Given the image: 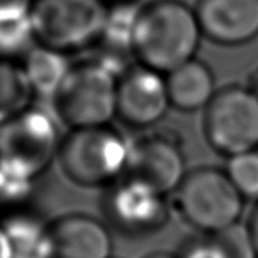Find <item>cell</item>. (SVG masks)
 I'll use <instances>...</instances> for the list:
<instances>
[{
  "instance_id": "obj_1",
  "label": "cell",
  "mask_w": 258,
  "mask_h": 258,
  "mask_svg": "<svg viewBox=\"0 0 258 258\" xmlns=\"http://www.w3.org/2000/svg\"><path fill=\"white\" fill-rule=\"evenodd\" d=\"M203 35L197 11L178 0H157L141 9L133 56L142 65L168 74L195 59Z\"/></svg>"
},
{
  "instance_id": "obj_2",
  "label": "cell",
  "mask_w": 258,
  "mask_h": 258,
  "mask_svg": "<svg viewBox=\"0 0 258 258\" xmlns=\"http://www.w3.org/2000/svg\"><path fill=\"white\" fill-rule=\"evenodd\" d=\"M130 142L107 125L71 128L60 141L57 163L76 186L98 187L127 172Z\"/></svg>"
},
{
  "instance_id": "obj_3",
  "label": "cell",
  "mask_w": 258,
  "mask_h": 258,
  "mask_svg": "<svg viewBox=\"0 0 258 258\" xmlns=\"http://www.w3.org/2000/svg\"><path fill=\"white\" fill-rule=\"evenodd\" d=\"M118 77L97 59L71 65L51 103L70 128L107 125L116 116Z\"/></svg>"
},
{
  "instance_id": "obj_4",
  "label": "cell",
  "mask_w": 258,
  "mask_h": 258,
  "mask_svg": "<svg viewBox=\"0 0 258 258\" xmlns=\"http://www.w3.org/2000/svg\"><path fill=\"white\" fill-rule=\"evenodd\" d=\"M59 145L53 119L39 109L0 122V168L17 178L33 183L57 159Z\"/></svg>"
},
{
  "instance_id": "obj_5",
  "label": "cell",
  "mask_w": 258,
  "mask_h": 258,
  "mask_svg": "<svg viewBox=\"0 0 258 258\" xmlns=\"http://www.w3.org/2000/svg\"><path fill=\"white\" fill-rule=\"evenodd\" d=\"M104 0H35L30 23L38 44L80 50L97 44L107 15Z\"/></svg>"
},
{
  "instance_id": "obj_6",
  "label": "cell",
  "mask_w": 258,
  "mask_h": 258,
  "mask_svg": "<svg viewBox=\"0 0 258 258\" xmlns=\"http://www.w3.org/2000/svg\"><path fill=\"white\" fill-rule=\"evenodd\" d=\"M177 204L192 227L210 236L237 224L243 212V197L227 172L218 169L187 174L177 189Z\"/></svg>"
},
{
  "instance_id": "obj_7",
  "label": "cell",
  "mask_w": 258,
  "mask_h": 258,
  "mask_svg": "<svg viewBox=\"0 0 258 258\" xmlns=\"http://www.w3.org/2000/svg\"><path fill=\"white\" fill-rule=\"evenodd\" d=\"M206 133L228 157L258 148V94L236 86L218 92L207 106Z\"/></svg>"
},
{
  "instance_id": "obj_8",
  "label": "cell",
  "mask_w": 258,
  "mask_h": 258,
  "mask_svg": "<svg viewBox=\"0 0 258 258\" xmlns=\"http://www.w3.org/2000/svg\"><path fill=\"white\" fill-rule=\"evenodd\" d=\"M171 106L166 79L145 65L130 68L118 80L116 115L133 127L159 122Z\"/></svg>"
},
{
  "instance_id": "obj_9",
  "label": "cell",
  "mask_w": 258,
  "mask_h": 258,
  "mask_svg": "<svg viewBox=\"0 0 258 258\" xmlns=\"http://www.w3.org/2000/svg\"><path fill=\"white\" fill-rule=\"evenodd\" d=\"M106 210L112 222L130 234L159 230L168 218L165 195L133 177H125L113 187Z\"/></svg>"
},
{
  "instance_id": "obj_10",
  "label": "cell",
  "mask_w": 258,
  "mask_h": 258,
  "mask_svg": "<svg viewBox=\"0 0 258 258\" xmlns=\"http://www.w3.org/2000/svg\"><path fill=\"white\" fill-rule=\"evenodd\" d=\"M127 177L138 178L166 195L186 178V162L180 148L163 138H144L130 142Z\"/></svg>"
},
{
  "instance_id": "obj_11",
  "label": "cell",
  "mask_w": 258,
  "mask_h": 258,
  "mask_svg": "<svg viewBox=\"0 0 258 258\" xmlns=\"http://www.w3.org/2000/svg\"><path fill=\"white\" fill-rule=\"evenodd\" d=\"M51 258H113L109 230L86 213H67L48 224Z\"/></svg>"
},
{
  "instance_id": "obj_12",
  "label": "cell",
  "mask_w": 258,
  "mask_h": 258,
  "mask_svg": "<svg viewBox=\"0 0 258 258\" xmlns=\"http://www.w3.org/2000/svg\"><path fill=\"white\" fill-rule=\"evenodd\" d=\"M203 33L224 45L249 42L258 35V0H200Z\"/></svg>"
},
{
  "instance_id": "obj_13",
  "label": "cell",
  "mask_w": 258,
  "mask_h": 258,
  "mask_svg": "<svg viewBox=\"0 0 258 258\" xmlns=\"http://www.w3.org/2000/svg\"><path fill=\"white\" fill-rule=\"evenodd\" d=\"M166 85L171 106L184 112L207 107L216 95L210 68L197 59L168 73Z\"/></svg>"
},
{
  "instance_id": "obj_14",
  "label": "cell",
  "mask_w": 258,
  "mask_h": 258,
  "mask_svg": "<svg viewBox=\"0 0 258 258\" xmlns=\"http://www.w3.org/2000/svg\"><path fill=\"white\" fill-rule=\"evenodd\" d=\"M23 67L33 89V94L42 98L53 100L60 83L68 74L73 63L65 56V51L35 44L24 54Z\"/></svg>"
},
{
  "instance_id": "obj_15",
  "label": "cell",
  "mask_w": 258,
  "mask_h": 258,
  "mask_svg": "<svg viewBox=\"0 0 258 258\" xmlns=\"http://www.w3.org/2000/svg\"><path fill=\"white\" fill-rule=\"evenodd\" d=\"M0 227L9 240L12 258H51L48 224H44L36 216L14 213Z\"/></svg>"
},
{
  "instance_id": "obj_16",
  "label": "cell",
  "mask_w": 258,
  "mask_h": 258,
  "mask_svg": "<svg viewBox=\"0 0 258 258\" xmlns=\"http://www.w3.org/2000/svg\"><path fill=\"white\" fill-rule=\"evenodd\" d=\"M33 95L23 63L0 56V122L29 109Z\"/></svg>"
},
{
  "instance_id": "obj_17",
  "label": "cell",
  "mask_w": 258,
  "mask_h": 258,
  "mask_svg": "<svg viewBox=\"0 0 258 258\" xmlns=\"http://www.w3.org/2000/svg\"><path fill=\"white\" fill-rule=\"evenodd\" d=\"M225 172L243 200L258 201V148L228 157Z\"/></svg>"
},
{
  "instance_id": "obj_18",
  "label": "cell",
  "mask_w": 258,
  "mask_h": 258,
  "mask_svg": "<svg viewBox=\"0 0 258 258\" xmlns=\"http://www.w3.org/2000/svg\"><path fill=\"white\" fill-rule=\"evenodd\" d=\"M212 240L222 249L227 258H258L249 225L234 224L216 234Z\"/></svg>"
},
{
  "instance_id": "obj_19",
  "label": "cell",
  "mask_w": 258,
  "mask_h": 258,
  "mask_svg": "<svg viewBox=\"0 0 258 258\" xmlns=\"http://www.w3.org/2000/svg\"><path fill=\"white\" fill-rule=\"evenodd\" d=\"M36 44L30 17L27 20L0 24V56L12 57L15 54H26L30 47Z\"/></svg>"
},
{
  "instance_id": "obj_20",
  "label": "cell",
  "mask_w": 258,
  "mask_h": 258,
  "mask_svg": "<svg viewBox=\"0 0 258 258\" xmlns=\"http://www.w3.org/2000/svg\"><path fill=\"white\" fill-rule=\"evenodd\" d=\"M33 183L17 178L0 168V207H17L32 194Z\"/></svg>"
},
{
  "instance_id": "obj_21",
  "label": "cell",
  "mask_w": 258,
  "mask_h": 258,
  "mask_svg": "<svg viewBox=\"0 0 258 258\" xmlns=\"http://www.w3.org/2000/svg\"><path fill=\"white\" fill-rule=\"evenodd\" d=\"M35 0H0V24L27 20Z\"/></svg>"
},
{
  "instance_id": "obj_22",
  "label": "cell",
  "mask_w": 258,
  "mask_h": 258,
  "mask_svg": "<svg viewBox=\"0 0 258 258\" xmlns=\"http://www.w3.org/2000/svg\"><path fill=\"white\" fill-rule=\"evenodd\" d=\"M180 258H227L222 249L210 239L206 242H198L190 246L183 252Z\"/></svg>"
},
{
  "instance_id": "obj_23",
  "label": "cell",
  "mask_w": 258,
  "mask_h": 258,
  "mask_svg": "<svg viewBox=\"0 0 258 258\" xmlns=\"http://www.w3.org/2000/svg\"><path fill=\"white\" fill-rule=\"evenodd\" d=\"M0 258H12V249H11L9 240L2 227H0Z\"/></svg>"
},
{
  "instance_id": "obj_24",
  "label": "cell",
  "mask_w": 258,
  "mask_h": 258,
  "mask_svg": "<svg viewBox=\"0 0 258 258\" xmlns=\"http://www.w3.org/2000/svg\"><path fill=\"white\" fill-rule=\"evenodd\" d=\"M249 230H251V234H252V239H254V245H255V249H257L258 255V207L254 212V216L249 222Z\"/></svg>"
},
{
  "instance_id": "obj_25",
  "label": "cell",
  "mask_w": 258,
  "mask_h": 258,
  "mask_svg": "<svg viewBox=\"0 0 258 258\" xmlns=\"http://www.w3.org/2000/svg\"><path fill=\"white\" fill-rule=\"evenodd\" d=\"M147 258H180L175 257V255H171V254H165V252H156V254H151Z\"/></svg>"
}]
</instances>
